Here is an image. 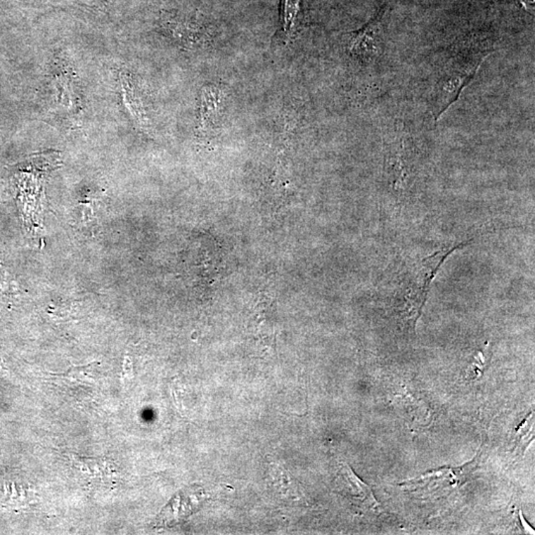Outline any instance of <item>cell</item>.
<instances>
[{
  "mask_svg": "<svg viewBox=\"0 0 535 535\" xmlns=\"http://www.w3.org/2000/svg\"><path fill=\"white\" fill-rule=\"evenodd\" d=\"M459 247L442 249L432 256L426 257L406 282L403 295H401V302L398 304V312L404 323L408 324L411 328H415L416 321L420 316L430 284L437 275L438 269L446 257Z\"/></svg>",
  "mask_w": 535,
  "mask_h": 535,
  "instance_id": "cell-1",
  "label": "cell"
},
{
  "mask_svg": "<svg viewBox=\"0 0 535 535\" xmlns=\"http://www.w3.org/2000/svg\"><path fill=\"white\" fill-rule=\"evenodd\" d=\"M393 0H386L377 15L360 30L351 33L348 40V51L351 55L363 60H372L380 54L382 25Z\"/></svg>",
  "mask_w": 535,
  "mask_h": 535,
  "instance_id": "cell-2",
  "label": "cell"
},
{
  "mask_svg": "<svg viewBox=\"0 0 535 535\" xmlns=\"http://www.w3.org/2000/svg\"><path fill=\"white\" fill-rule=\"evenodd\" d=\"M224 94L221 89L214 86H208L203 89L200 124L202 130L207 131L217 124L224 108Z\"/></svg>",
  "mask_w": 535,
  "mask_h": 535,
  "instance_id": "cell-3",
  "label": "cell"
},
{
  "mask_svg": "<svg viewBox=\"0 0 535 535\" xmlns=\"http://www.w3.org/2000/svg\"><path fill=\"white\" fill-rule=\"evenodd\" d=\"M340 476L342 477L345 485L344 490L347 491L348 497L355 501L357 505L371 510L379 507V503L373 495L371 489L353 473L350 467L344 465L340 470Z\"/></svg>",
  "mask_w": 535,
  "mask_h": 535,
  "instance_id": "cell-4",
  "label": "cell"
},
{
  "mask_svg": "<svg viewBox=\"0 0 535 535\" xmlns=\"http://www.w3.org/2000/svg\"><path fill=\"white\" fill-rule=\"evenodd\" d=\"M302 0H283L282 22L285 38L292 37L301 12Z\"/></svg>",
  "mask_w": 535,
  "mask_h": 535,
  "instance_id": "cell-5",
  "label": "cell"
},
{
  "mask_svg": "<svg viewBox=\"0 0 535 535\" xmlns=\"http://www.w3.org/2000/svg\"><path fill=\"white\" fill-rule=\"evenodd\" d=\"M75 466L91 478L103 479V477H108L106 476V472L108 474V463L103 460L79 458L77 460Z\"/></svg>",
  "mask_w": 535,
  "mask_h": 535,
  "instance_id": "cell-6",
  "label": "cell"
},
{
  "mask_svg": "<svg viewBox=\"0 0 535 535\" xmlns=\"http://www.w3.org/2000/svg\"><path fill=\"white\" fill-rule=\"evenodd\" d=\"M98 364V362L91 363V364L84 365V366H71L67 372L59 373H50L51 376L66 378V379L75 380V381L84 382L86 380L93 379V375L94 373V367Z\"/></svg>",
  "mask_w": 535,
  "mask_h": 535,
  "instance_id": "cell-7",
  "label": "cell"
}]
</instances>
